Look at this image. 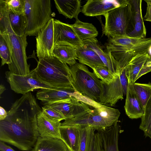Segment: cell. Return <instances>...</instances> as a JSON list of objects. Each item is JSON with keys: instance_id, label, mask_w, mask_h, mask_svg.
<instances>
[{"instance_id": "obj_1", "label": "cell", "mask_w": 151, "mask_h": 151, "mask_svg": "<svg viewBox=\"0 0 151 151\" xmlns=\"http://www.w3.org/2000/svg\"><path fill=\"white\" fill-rule=\"evenodd\" d=\"M41 110L31 92L23 95L12 104L6 118L0 121V141L22 151L32 150L39 136L36 116Z\"/></svg>"}, {"instance_id": "obj_2", "label": "cell", "mask_w": 151, "mask_h": 151, "mask_svg": "<svg viewBox=\"0 0 151 151\" xmlns=\"http://www.w3.org/2000/svg\"><path fill=\"white\" fill-rule=\"evenodd\" d=\"M151 46V38H138L127 36L108 37L106 45V51L117 62L120 73L133 57L147 52Z\"/></svg>"}, {"instance_id": "obj_3", "label": "cell", "mask_w": 151, "mask_h": 151, "mask_svg": "<svg viewBox=\"0 0 151 151\" xmlns=\"http://www.w3.org/2000/svg\"><path fill=\"white\" fill-rule=\"evenodd\" d=\"M37 62L34 70L40 80L52 86L68 88L75 92L70 68L66 63L54 56L39 60Z\"/></svg>"}, {"instance_id": "obj_4", "label": "cell", "mask_w": 151, "mask_h": 151, "mask_svg": "<svg viewBox=\"0 0 151 151\" xmlns=\"http://www.w3.org/2000/svg\"><path fill=\"white\" fill-rule=\"evenodd\" d=\"M103 33L108 37L127 36L134 29V13L131 0H122L121 5L104 15Z\"/></svg>"}, {"instance_id": "obj_5", "label": "cell", "mask_w": 151, "mask_h": 151, "mask_svg": "<svg viewBox=\"0 0 151 151\" xmlns=\"http://www.w3.org/2000/svg\"><path fill=\"white\" fill-rule=\"evenodd\" d=\"M70 68L75 92L99 103L101 92V80L82 63L76 62Z\"/></svg>"}, {"instance_id": "obj_6", "label": "cell", "mask_w": 151, "mask_h": 151, "mask_svg": "<svg viewBox=\"0 0 151 151\" xmlns=\"http://www.w3.org/2000/svg\"><path fill=\"white\" fill-rule=\"evenodd\" d=\"M27 36H37L52 18L50 0H25L24 12Z\"/></svg>"}, {"instance_id": "obj_7", "label": "cell", "mask_w": 151, "mask_h": 151, "mask_svg": "<svg viewBox=\"0 0 151 151\" xmlns=\"http://www.w3.org/2000/svg\"><path fill=\"white\" fill-rule=\"evenodd\" d=\"M0 35L3 37L9 47L11 55V63L8 65L9 71L18 75L29 73L30 65L27 63L26 48L27 45V36L15 35L14 32H6Z\"/></svg>"}, {"instance_id": "obj_8", "label": "cell", "mask_w": 151, "mask_h": 151, "mask_svg": "<svg viewBox=\"0 0 151 151\" xmlns=\"http://www.w3.org/2000/svg\"><path fill=\"white\" fill-rule=\"evenodd\" d=\"M5 75L11 89L16 93L23 95L36 89L58 88L40 80L36 76L34 69L25 75L15 74L9 71H6Z\"/></svg>"}, {"instance_id": "obj_9", "label": "cell", "mask_w": 151, "mask_h": 151, "mask_svg": "<svg viewBox=\"0 0 151 151\" xmlns=\"http://www.w3.org/2000/svg\"><path fill=\"white\" fill-rule=\"evenodd\" d=\"M54 19L52 18L36 37L37 56L39 60L53 57Z\"/></svg>"}, {"instance_id": "obj_10", "label": "cell", "mask_w": 151, "mask_h": 151, "mask_svg": "<svg viewBox=\"0 0 151 151\" xmlns=\"http://www.w3.org/2000/svg\"><path fill=\"white\" fill-rule=\"evenodd\" d=\"M63 115L66 119L73 117L90 110L88 106L74 95L68 99L43 104Z\"/></svg>"}, {"instance_id": "obj_11", "label": "cell", "mask_w": 151, "mask_h": 151, "mask_svg": "<svg viewBox=\"0 0 151 151\" xmlns=\"http://www.w3.org/2000/svg\"><path fill=\"white\" fill-rule=\"evenodd\" d=\"M54 24L55 46L66 45L75 48L84 46L83 42L78 37L70 24L55 19Z\"/></svg>"}, {"instance_id": "obj_12", "label": "cell", "mask_w": 151, "mask_h": 151, "mask_svg": "<svg viewBox=\"0 0 151 151\" xmlns=\"http://www.w3.org/2000/svg\"><path fill=\"white\" fill-rule=\"evenodd\" d=\"M101 92L99 103L102 104L115 105L118 101L123 99L122 88L119 75H117L114 80L107 83L101 80Z\"/></svg>"}, {"instance_id": "obj_13", "label": "cell", "mask_w": 151, "mask_h": 151, "mask_svg": "<svg viewBox=\"0 0 151 151\" xmlns=\"http://www.w3.org/2000/svg\"><path fill=\"white\" fill-rule=\"evenodd\" d=\"M37 125L39 136L62 140L60 134L61 123L48 118L42 110L36 116Z\"/></svg>"}, {"instance_id": "obj_14", "label": "cell", "mask_w": 151, "mask_h": 151, "mask_svg": "<svg viewBox=\"0 0 151 151\" xmlns=\"http://www.w3.org/2000/svg\"><path fill=\"white\" fill-rule=\"evenodd\" d=\"M122 0H88L83 6L81 11L88 16L104 15L118 7Z\"/></svg>"}, {"instance_id": "obj_15", "label": "cell", "mask_w": 151, "mask_h": 151, "mask_svg": "<svg viewBox=\"0 0 151 151\" xmlns=\"http://www.w3.org/2000/svg\"><path fill=\"white\" fill-rule=\"evenodd\" d=\"M83 42L84 45L91 48L97 53L111 73L115 76L119 75L120 70L117 62L109 52L103 50L96 38L86 40Z\"/></svg>"}, {"instance_id": "obj_16", "label": "cell", "mask_w": 151, "mask_h": 151, "mask_svg": "<svg viewBox=\"0 0 151 151\" xmlns=\"http://www.w3.org/2000/svg\"><path fill=\"white\" fill-rule=\"evenodd\" d=\"M128 83L124 106L126 114L131 119L141 118L144 114V109L135 93L133 84Z\"/></svg>"}, {"instance_id": "obj_17", "label": "cell", "mask_w": 151, "mask_h": 151, "mask_svg": "<svg viewBox=\"0 0 151 151\" xmlns=\"http://www.w3.org/2000/svg\"><path fill=\"white\" fill-rule=\"evenodd\" d=\"M98 131L102 138V151H119L118 139L120 126L118 122L109 127Z\"/></svg>"}, {"instance_id": "obj_18", "label": "cell", "mask_w": 151, "mask_h": 151, "mask_svg": "<svg viewBox=\"0 0 151 151\" xmlns=\"http://www.w3.org/2000/svg\"><path fill=\"white\" fill-rule=\"evenodd\" d=\"M73 91L65 88L41 89L36 94L37 99L44 103L67 99L73 95Z\"/></svg>"}, {"instance_id": "obj_19", "label": "cell", "mask_w": 151, "mask_h": 151, "mask_svg": "<svg viewBox=\"0 0 151 151\" xmlns=\"http://www.w3.org/2000/svg\"><path fill=\"white\" fill-rule=\"evenodd\" d=\"M134 13V28L127 36L138 38H145L146 29L142 14L141 0H131Z\"/></svg>"}, {"instance_id": "obj_20", "label": "cell", "mask_w": 151, "mask_h": 151, "mask_svg": "<svg viewBox=\"0 0 151 151\" xmlns=\"http://www.w3.org/2000/svg\"><path fill=\"white\" fill-rule=\"evenodd\" d=\"M81 129L78 126L61 125L62 140L72 151H79Z\"/></svg>"}, {"instance_id": "obj_21", "label": "cell", "mask_w": 151, "mask_h": 151, "mask_svg": "<svg viewBox=\"0 0 151 151\" xmlns=\"http://www.w3.org/2000/svg\"><path fill=\"white\" fill-rule=\"evenodd\" d=\"M84 97L86 100L80 98H79V99L88 105L93 107L98 113L106 120L110 126L118 122L120 114V113L118 109L108 107Z\"/></svg>"}, {"instance_id": "obj_22", "label": "cell", "mask_w": 151, "mask_h": 151, "mask_svg": "<svg viewBox=\"0 0 151 151\" xmlns=\"http://www.w3.org/2000/svg\"><path fill=\"white\" fill-rule=\"evenodd\" d=\"M77 60L80 63L93 69L98 66H105L97 53L92 48L84 45L76 48Z\"/></svg>"}, {"instance_id": "obj_23", "label": "cell", "mask_w": 151, "mask_h": 151, "mask_svg": "<svg viewBox=\"0 0 151 151\" xmlns=\"http://www.w3.org/2000/svg\"><path fill=\"white\" fill-rule=\"evenodd\" d=\"M151 57L147 52L139 54L133 57L125 68L128 83L132 84L137 80V78L146 62Z\"/></svg>"}, {"instance_id": "obj_24", "label": "cell", "mask_w": 151, "mask_h": 151, "mask_svg": "<svg viewBox=\"0 0 151 151\" xmlns=\"http://www.w3.org/2000/svg\"><path fill=\"white\" fill-rule=\"evenodd\" d=\"M54 1L59 13L66 18L78 19L81 10V0H54Z\"/></svg>"}, {"instance_id": "obj_25", "label": "cell", "mask_w": 151, "mask_h": 151, "mask_svg": "<svg viewBox=\"0 0 151 151\" xmlns=\"http://www.w3.org/2000/svg\"><path fill=\"white\" fill-rule=\"evenodd\" d=\"M67 146L61 139L39 136L31 151H62Z\"/></svg>"}, {"instance_id": "obj_26", "label": "cell", "mask_w": 151, "mask_h": 151, "mask_svg": "<svg viewBox=\"0 0 151 151\" xmlns=\"http://www.w3.org/2000/svg\"><path fill=\"white\" fill-rule=\"evenodd\" d=\"M53 55L70 66L75 64L76 63V60H77L76 48L68 45H55Z\"/></svg>"}, {"instance_id": "obj_27", "label": "cell", "mask_w": 151, "mask_h": 151, "mask_svg": "<svg viewBox=\"0 0 151 151\" xmlns=\"http://www.w3.org/2000/svg\"><path fill=\"white\" fill-rule=\"evenodd\" d=\"M74 32L82 41L96 38L98 35L96 28L92 24L82 22L78 19L74 24H70Z\"/></svg>"}, {"instance_id": "obj_28", "label": "cell", "mask_w": 151, "mask_h": 151, "mask_svg": "<svg viewBox=\"0 0 151 151\" xmlns=\"http://www.w3.org/2000/svg\"><path fill=\"white\" fill-rule=\"evenodd\" d=\"M7 12L9 23L15 34L19 36L25 35L26 23L24 13L14 11L9 8L8 3Z\"/></svg>"}, {"instance_id": "obj_29", "label": "cell", "mask_w": 151, "mask_h": 151, "mask_svg": "<svg viewBox=\"0 0 151 151\" xmlns=\"http://www.w3.org/2000/svg\"><path fill=\"white\" fill-rule=\"evenodd\" d=\"M91 110L84 112L73 117L66 119L61 123V125L90 127L94 129V123L91 113Z\"/></svg>"}, {"instance_id": "obj_30", "label": "cell", "mask_w": 151, "mask_h": 151, "mask_svg": "<svg viewBox=\"0 0 151 151\" xmlns=\"http://www.w3.org/2000/svg\"><path fill=\"white\" fill-rule=\"evenodd\" d=\"M133 86L135 93L144 109L151 96V83H134Z\"/></svg>"}, {"instance_id": "obj_31", "label": "cell", "mask_w": 151, "mask_h": 151, "mask_svg": "<svg viewBox=\"0 0 151 151\" xmlns=\"http://www.w3.org/2000/svg\"><path fill=\"white\" fill-rule=\"evenodd\" d=\"M141 118L139 128L146 137L151 139V96L145 106L144 114Z\"/></svg>"}, {"instance_id": "obj_32", "label": "cell", "mask_w": 151, "mask_h": 151, "mask_svg": "<svg viewBox=\"0 0 151 151\" xmlns=\"http://www.w3.org/2000/svg\"><path fill=\"white\" fill-rule=\"evenodd\" d=\"M92 128L81 127L79 151H89L90 147Z\"/></svg>"}, {"instance_id": "obj_33", "label": "cell", "mask_w": 151, "mask_h": 151, "mask_svg": "<svg viewBox=\"0 0 151 151\" xmlns=\"http://www.w3.org/2000/svg\"><path fill=\"white\" fill-rule=\"evenodd\" d=\"M92 69L98 78L108 83L112 81L117 75L113 74L106 66H98Z\"/></svg>"}, {"instance_id": "obj_34", "label": "cell", "mask_w": 151, "mask_h": 151, "mask_svg": "<svg viewBox=\"0 0 151 151\" xmlns=\"http://www.w3.org/2000/svg\"><path fill=\"white\" fill-rule=\"evenodd\" d=\"M0 56L1 59V66L8 65L12 63L10 50L5 40L0 35Z\"/></svg>"}, {"instance_id": "obj_35", "label": "cell", "mask_w": 151, "mask_h": 151, "mask_svg": "<svg viewBox=\"0 0 151 151\" xmlns=\"http://www.w3.org/2000/svg\"><path fill=\"white\" fill-rule=\"evenodd\" d=\"M102 138L99 131L92 129L89 151H102Z\"/></svg>"}, {"instance_id": "obj_36", "label": "cell", "mask_w": 151, "mask_h": 151, "mask_svg": "<svg viewBox=\"0 0 151 151\" xmlns=\"http://www.w3.org/2000/svg\"><path fill=\"white\" fill-rule=\"evenodd\" d=\"M42 109L45 115L52 120L60 122L66 119L62 114L47 106L44 105Z\"/></svg>"}, {"instance_id": "obj_37", "label": "cell", "mask_w": 151, "mask_h": 151, "mask_svg": "<svg viewBox=\"0 0 151 151\" xmlns=\"http://www.w3.org/2000/svg\"><path fill=\"white\" fill-rule=\"evenodd\" d=\"M10 9L18 13L24 12L25 0H6Z\"/></svg>"}, {"instance_id": "obj_38", "label": "cell", "mask_w": 151, "mask_h": 151, "mask_svg": "<svg viewBox=\"0 0 151 151\" xmlns=\"http://www.w3.org/2000/svg\"><path fill=\"white\" fill-rule=\"evenodd\" d=\"M119 77L123 95H126L129 83L128 80L126 75L125 68H124L120 73Z\"/></svg>"}, {"instance_id": "obj_39", "label": "cell", "mask_w": 151, "mask_h": 151, "mask_svg": "<svg viewBox=\"0 0 151 151\" xmlns=\"http://www.w3.org/2000/svg\"><path fill=\"white\" fill-rule=\"evenodd\" d=\"M151 72V58L148 60L144 65L139 72L136 80L142 76Z\"/></svg>"}, {"instance_id": "obj_40", "label": "cell", "mask_w": 151, "mask_h": 151, "mask_svg": "<svg viewBox=\"0 0 151 151\" xmlns=\"http://www.w3.org/2000/svg\"><path fill=\"white\" fill-rule=\"evenodd\" d=\"M147 3L145 14L143 18L144 21L151 22V0H144Z\"/></svg>"}, {"instance_id": "obj_41", "label": "cell", "mask_w": 151, "mask_h": 151, "mask_svg": "<svg viewBox=\"0 0 151 151\" xmlns=\"http://www.w3.org/2000/svg\"><path fill=\"white\" fill-rule=\"evenodd\" d=\"M4 142H0V150L1 151H15L10 146L5 144Z\"/></svg>"}, {"instance_id": "obj_42", "label": "cell", "mask_w": 151, "mask_h": 151, "mask_svg": "<svg viewBox=\"0 0 151 151\" xmlns=\"http://www.w3.org/2000/svg\"><path fill=\"white\" fill-rule=\"evenodd\" d=\"M7 115V112L2 107L0 106V121L4 120Z\"/></svg>"}, {"instance_id": "obj_43", "label": "cell", "mask_w": 151, "mask_h": 151, "mask_svg": "<svg viewBox=\"0 0 151 151\" xmlns=\"http://www.w3.org/2000/svg\"><path fill=\"white\" fill-rule=\"evenodd\" d=\"M6 90L5 87L2 84H1L0 86V95H1Z\"/></svg>"}, {"instance_id": "obj_44", "label": "cell", "mask_w": 151, "mask_h": 151, "mask_svg": "<svg viewBox=\"0 0 151 151\" xmlns=\"http://www.w3.org/2000/svg\"><path fill=\"white\" fill-rule=\"evenodd\" d=\"M147 52L149 55L151 57V46L150 47Z\"/></svg>"}]
</instances>
